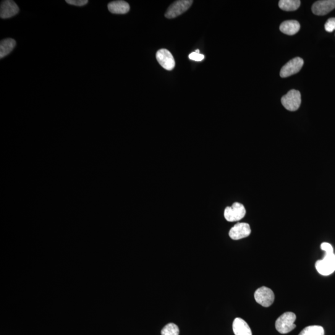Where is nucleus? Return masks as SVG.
Segmentation results:
<instances>
[{"mask_svg": "<svg viewBox=\"0 0 335 335\" xmlns=\"http://www.w3.org/2000/svg\"><path fill=\"white\" fill-rule=\"evenodd\" d=\"M295 320L296 315L295 313L290 311L285 312L277 319L275 324L277 331L281 334L289 333L296 327L294 324Z\"/></svg>", "mask_w": 335, "mask_h": 335, "instance_id": "f257e3e1", "label": "nucleus"}, {"mask_svg": "<svg viewBox=\"0 0 335 335\" xmlns=\"http://www.w3.org/2000/svg\"><path fill=\"white\" fill-rule=\"evenodd\" d=\"M316 271L323 276H329L335 271V255L333 253H325L322 260L315 263Z\"/></svg>", "mask_w": 335, "mask_h": 335, "instance_id": "f03ea898", "label": "nucleus"}, {"mask_svg": "<svg viewBox=\"0 0 335 335\" xmlns=\"http://www.w3.org/2000/svg\"><path fill=\"white\" fill-rule=\"evenodd\" d=\"M281 103L289 111H297L301 104V95L299 91L292 90L282 97Z\"/></svg>", "mask_w": 335, "mask_h": 335, "instance_id": "7ed1b4c3", "label": "nucleus"}, {"mask_svg": "<svg viewBox=\"0 0 335 335\" xmlns=\"http://www.w3.org/2000/svg\"><path fill=\"white\" fill-rule=\"evenodd\" d=\"M246 214V209L243 204L235 203L227 207L224 211V217L228 222H237L242 220Z\"/></svg>", "mask_w": 335, "mask_h": 335, "instance_id": "20e7f679", "label": "nucleus"}, {"mask_svg": "<svg viewBox=\"0 0 335 335\" xmlns=\"http://www.w3.org/2000/svg\"><path fill=\"white\" fill-rule=\"evenodd\" d=\"M193 0H180L174 3L168 9L165 17L169 19L177 18L187 12L193 4Z\"/></svg>", "mask_w": 335, "mask_h": 335, "instance_id": "39448f33", "label": "nucleus"}, {"mask_svg": "<svg viewBox=\"0 0 335 335\" xmlns=\"http://www.w3.org/2000/svg\"><path fill=\"white\" fill-rule=\"evenodd\" d=\"M254 296H255L256 302L264 307H268L271 306L274 300V294L273 290L264 286L256 290Z\"/></svg>", "mask_w": 335, "mask_h": 335, "instance_id": "423d86ee", "label": "nucleus"}, {"mask_svg": "<svg viewBox=\"0 0 335 335\" xmlns=\"http://www.w3.org/2000/svg\"><path fill=\"white\" fill-rule=\"evenodd\" d=\"M303 65V60L300 57L290 60L287 64L282 67L280 76L282 78H287L290 76L296 74L302 69Z\"/></svg>", "mask_w": 335, "mask_h": 335, "instance_id": "0eeeda50", "label": "nucleus"}, {"mask_svg": "<svg viewBox=\"0 0 335 335\" xmlns=\"http://www.w3.org/2000/svg\"><path fill=\"white\" fill-rule=\"evenodd\" d=\"M156 58L159 65L166 70H172L175 67V60L171 52L166 49H160L156 52Z\"/></svg>", "mask_w": 335, "mask_h": 335, "instance_id": "6e6552de", "label": "nucleus"}, {"mask_svg": "<svg viewBox=\"0 0 335 335\" xmlns=\"http://www.w3.org/2000/svg\"><path fill=\"white\" fill-rule=\"evenodd\" d=\"M251 234V228L250 225L244 222H240L235 224L230 229L229 236L232 239L238 240L249 236Z\"/></svg>", "mask_w": 335, "mask_h": 335, "instance_id": "1a4fd4ad", "label": "nucleus"}, {"mask_svg": "<svg viewBox=\"0 0 335 335\" xmlns=\"http://www.w3.org/2000/svg\"><path fill=\"white\" fill-rule=\"evenodd\" d=\"M335 9V0H321L314 3L311 10L313 14L323 16Z\"/></svg>", "mask_w": 335, "mask_h": 335, "instance_id": "9d476101", "label": "nucleus"}, {"mask_svg": "<svg viewBox=\"0 0 335 335\" xmlns=\"http://www.w3.org/2000/svg\"><path fill=\"white\" fill-rule=\"evenodd\" d=\"M19 13V8L15 2L12 0L3 1L0 7V17L2 19L12 18Z\"/></svg>", "mask_w": 335, "mask_h": 335, "instance_id": "9b49d317", "label": "nucleus"}, {"mask_svg": "<svg viewBox=\"0 0 335 335\" xmlns=\"http://www.w3.org/2000/svg\"><path fill=\"white\" fill-rule=\"evenodd\" d=\"M232 326L235 335H252L249 325L242 318H235Z\"/></svg>", "mask_w": 335, "mask_h": 335, "instance_id": "f8f14e48", "label": "nucleus"}, {"mask_svg": "<svg viewBox=\"0 0 335 335\" xmlns=\"http://www.w3.org/2000/svg\"><path fill=\"white\" fill-rule=\"evenodd\" d=\"M300 25L299 22L295 20L286 21L281 23L280 31L285 35L292 36L295 35L300 30Z\"/></svg>", "mask_w": 335, "mask_h": 335, "instance_id": "ddd939ff", "label": "nucleus"}, {"mask_svg": "<svg viewBox=\"0 0 335 335\" xmlns=\"http://www.w3.org/2000/svg\"><path fill=\"white\" fill-rule=\"evenodd\" d=\"M108 10L113 14H126L130 10V6L128 3L124 1H115L109 3Z\"/></svg>", "mask_w": 335, "mask_h": 335, "instance_id": "4468645a", "label": "nucleus"}, {"mask_svg": "<svg viewBox=\"0 0 335 335\" xmlns=\"http://www.w3.org/2000/svg\"><path fill=\"white\" fill-rule=\"evenodd\" d=\"M15 40L12 38L4 39L0 43V59H2L5 57L10 54L16 46Z\"/></svg>", "mask_w": 335, "mask_h": 335, "instance_id": "2eb2a0df", "label": "nucleus"}, {"mask_svg": "<svg viewBox=\"0 0 335 335\" xmlns=\"http://www.w3.org/2000/svg\"><path fill=\"white\" fill-rule=\"evenodd\" d=\"M300 6L299 0H281L279 2L280 9L286 12H294Z\"/></svg>", "mask_w": 335, "mask_h": 335, "instance_id": "dca6fc26", "label": "nucleus"}, {"mask_svg": "<svg viewBox=\"0 0 335 335\" xmlns=\"http://www.w3.org/2000/svg\"><path fill=\"white\" fill-rule=\"evenodd\" d=\"M299 335H324V331L322 326L311 325L305 327Z\"/></svg>", "mask_w": 335, "mask_h": 335, "instance_id": "f3484780", "label": "nucleus"}, {"mask_svg": "<svg viewBox=\"0 0 335 335\" xmlns=\"http://www.w3.org/2000/svg\"><path fill=\"white\" fill-rule=\"evenodd\" d=\"M161 335H179L180 329L176 324L170 323L167 324L162 329Z\"/></svg>", "mask_w": 335, "mask_h": 335, "instance_id": "a211bd4d", "label": "nucleus"}, {"mask_svg": "<svg viewBox=\"0 0 335 335\" xmlns=\"http://www.w3.org/2000/svg\"><path fill=\"white\" fill-rule=\"evenodd\" d=\"M324 29L328 33H332L335 30V18H329L324 25Z\"/></svg>", "mask_w": 335, "mask_h": 335, "instance_id": "6ab92c4d", "label": "nucleus"}, {"mask_svg": "<svg viewBox=\"0 0 335 335\" xmlns=\"http://www.w3.org/2000/svg\"><path fill=\"white\" fill-rule=\"evenodd\" d=\"M67 4L75 6L82 7L88 4V0H67Z\"/></svg>", "mask_w": 335, "mask_h": 335, "instance_id": "aec40b11", "label": "nucleus"}, {"mask_svg": "<svg viewBox=\"0 0 335 335\" xmlns=\"http://www.w3.org/2000/svg\"><path fill=\"white\" fill-rule=\"evenodd\" d=\"M321 249L325 252V253H333V248L331 244L328 243L324 242L321 244Z\"/></svg>", "mask_w": 335, "mask_h": 335, "instance_id": "412c9836", "label": "nucleus"}, {"mask_svg": "<svg viewBox=\"0 0 335 335\" xmlns=\"http://www.w3.org/2000/svg\"><path fill=\"white\" fill-rule=\"evenodd\" d=\"M189 58L194 61L200 62L204 59V56L203 54H198L196 52H192L189 56Z\"/></svg>", "mask_w": 335, "mask_h": 335, "instance_id": "4be33fe9", "label": "nucleus"}, {"mask_svg": "<svg viewBox=\"0 0 335 335\" xmlns=\"http://www.w3.org/2000/svg\"><path fill=\"white\" fill-rule=\"evenodd\" d=\"M195 52H196V53H198V54H200V50H199V49L196 50V51H195Z\"/></svg>", "mask_w": 335, "mask_h": 335, "instance_id": "5701e85b", "label": "nucleus"}]
</instances>
